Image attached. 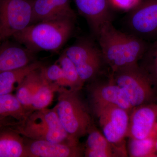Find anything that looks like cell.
<instances>
[{
  "label": "cell",
  "mask_w": 157,
  "mask_h": 157,
  "mask_svg": "<svg viewBox=\"0 0 157 157\" xmlns=\"http://www.w3.org/2000/svg\"><path fill=\"white\" fill-rule=\"evenodd\" d=\"M104 62L113 73L137 63L150 43L132 34L115 28L111 21L104 24L97 36Z\"/></svg>",
  "instance_id": "6da1fadb"
},
{
  "label": "cell",
  "mask_w": 157,
  "mask_h": 157,
  "mask_svg": "<svg viewBox=\"0 0 157 157\" xmlns=\"http://www.w3.org/2000/svg\"><path fill=\"white\" fill-rule=\"evenodd\" d=\"M75 20L65 18L32 24L12 38L34 53L55 52L60 50L71 36Z\"/></svg>",
  "instance_id": "7a4b0ae2"
},
{
  "label": "cell",
  "mask_w": 157,
  "mask_h": 157,
  "mask_svg": "<svg viewBox=\"0 0 157 157\" xmlns=\"http://www.w3.org/2000/svg\"><path fill=\"white\" fill-rule=\"evenodd\" d=\"M78 91L62 87L58 92L57 104L54 107L65 131L77 140L87 135L93 126L89 112Z\"/></svg>",
  "instance_id": "3957f363"
},
{
  "label": "cell",
  "mask_w": 157,
  "mask_h": 157,
  "mask_svg": "<svg viewBox=\"0 0 157 157\" xmlns=\"http://www.w3.org/2000/svg\"><path fill=\"white\" fill-rule=\"evenodd\" d=\"M23 137L52 142L78 141L69 136L62 126L54 108L33 111L21 122L10 126Z\"/></svg>",
  "instance_id": "277c9868"
},
{
  "label": "cell",
  "mask_w": 157,
  "mask_h": 157,
  "mask_svg": "<svg viewBox=\"0 0 157 157\" xmlns=\"http://www.w3.org/2000/svg\"><path fill=\"white\" fill-rule=\"evenodd\" d=\"M112 77L128 97L133 108L157 102V93L149 78L138 64L113 72Z\"/></svg>",
  "instance_id": "5b68a950"
},
{
  "label": "cell",
  "mask_w": 157,
  "mask_h": 157,
  "mask_svg": "<svg viewBox=\"0 0 157 157\" xmlns=\"http://www.w3.org/2000/svg\"><path fill=\"white\" fill-rule=\"evenodd\" d=\"M33 0H0V42L31 25Z\"/></svg>",
  "instance_id": "8992f818"
},
{
  "label": "cell",
  "mask_w": 157,
  "mask_h": 157,
  "mask_svg": "<svg viewBox=\"0 0 157 157\" xmlns=\"http://www.w3.org/2000/svg\"><path fill=\"white\" fill-rule=\"evenodd\" d=\"M92 104L104 137L112 144L124 147L122 144L127 137L130 113L113 105Z\"/></svg>",
  "instance_id": "52a82bcc"
},
{
  "label": "cell",
  "mask_w": 157,
  "mask_h": 157,
  "mask_svg": "<svg viewBox=\"0 0 157 157\" xmlns=\"http://www.w3.org/2000/svg\"><path fill=\"white\" fill-rule=\"evenodd\" d=\"M76 67L83 82L94 78L104 61L100 48L86 39H82L63 52Z\"/></svg>",
  "instance_id": "ba28073f"
},
{
  "label": "cell",
  "mask_w": 157,
  "mask_h": 157,
  "mask_svg": "<svg viewBox=\"0 0 157 157\" xmlns=\"http://www.w3.org/2000/svg\"><path fill=\"white\" fill-rule=\"evenodd\" d=\"M128 26L132 35L145 41L157 38V0H142L130 11Z\"/></svg>",
  "instance_id": "9c48e42d"
},
{
  "label": "cell",
  "mask_w": 157,
  "mask_h": 157,
  "mask_svg": "<svg viewBox=\"0 0 157 157\" xmlns=\"http://www.w3.org/2000/svg\"><path fill=\"white\" fill-rule=\"evenodd\" d=\"M127 137L157 139V102L133 108L130 113Z\"/></svg>",
  "instance_id": "30bf717a"
},
{
  "label": "cell",
  "mask_w": 157,
  "mask_h": 157,
  "mask_svg": "<svg viewBox=\"0 0 157 157\" xmlns=\"http://www.w3.org/2000/svg\"><path fill=\"white\" fill-rule=\"evenodd\" d=\"M25 140L27 157H78L84 155L79 141L56 143L26 137Z\"/></svg>",
  "instance_id": "8fae6325"
},
{
  "label": "cell",
  "mask_w": 157,
  "mask_h": 157,
  "mask_svg": "<svg viewBox=\"0 0 157 157\" xmlns=\"http://www.w3.org/2000/svg\"><path fill=\"white\" fill-rule=\"evenodd\" d=\"M95 36L104 24L111 21L109 0H73Z\"/></svg>",
  "instance_id": "7c38bea8"
},
{
  "label": "cell",
  "mask_w": 157,
  "mask_h": 157,
  "mask_svg": "<svg viewBox=\"0 0 157 157\" xmlns=\"http://www.w3.org/2000/svg\"><path fill=\"white\" fill-rule=\"evenodd\" d=\"M71 0H33L32 24L52 20L71 18L76 15L71 8Z\"/></svg>",
  "instance_id": "4fadbf2b"
},
{
  "label": "cell",
  "mask_w": 157,
  "mask_h": 157,
  "mask_svg": "<svg viewBox=\"0 0 157 157\" xmlns=\"http://www.w3.org/2000/svg\"><path fill=\"white\" fill-rule=\"evenodd\" d=\"M90 93L92 104L113 105L130 113L133 109L124 91L113 81L112 76L108 82L93 86Z\"/></svg>",
  "instance_id": "5bb4252c"
},
{
  "label": "cell",
  "mask_w": 157,
  "mask_h": 157,
  "mask_svg": "<svg viewBox=\"0 0 157 157\" xmlns=\"http://www.w3.org/2000/svg\"><path fill=\"white\" fill-rule=\"evenodd\" d=\"M35 54L19 43L2 42L0 44V73L33 63L36 61Z\"/></svg>",
  "instance_id": "9a60e30c"
},
{
  "label": "cell",
  "mask_w": 157,
  "mask_h": 157,
  "mask_svg": "<svg viewBox=\"0 0 157 157\" xmlns=\"http://www.w3.org/2000/svg\"><path fill=\"white\" fill-rule=\"evenodd\" d=\"M85 147L83 148L85 157H113L126 155L124 147L110 143L103 134L94 128L88 133Z\"/></svg>",
  "instance_id": "2e32d148"
},
{
  "label": "cell",
  "mask_w": 157,
  "mask_h": 157,
  "mask_svg": "<svg viewBox=\"0 0 157 157\" xmlns=\"http://www.w3.org/2000/svg\"><path fill=\"white\" fill-rule=\"evenodd\" d=\"M0 157H27L25 137L9 126L0 128Z\"/></svg>",
  "instance_id": "e0dca14e"
},
{
  "label": "cell",
  "mask_w": 157,
  "mask_h": 157,
  "mask_svg": "<svg viewBox=\"0 0 157 157\" xmlns=\"http://www.w3.org/2000/svg\"><path fill=\"white\" fill-rule=\"evenodd\" d=\"M32 112L22 106L15 95H0V122L5 125H10L9 120L14 121L15 124L21 122Z\"/></svg>",
  "instance_id": "ac0fdd59"
},
{
  "label": "cell",
  "mask_w": 157,
  "mask_h": 157,
  "mask_svg": "<svg viewBox=\"0 0 157 157\" xmlns=\"http://www.w3.org/2000/svg\"><path fill=\"white\" fill-rule=\"evenodd\" d=\"M43 67L42 62L35 61L22 67L0 73V95L11 94L17 90L26 76Z\"/></svg>",
  "instance_id": "d6986e66"
},
{
  "label": "cell",
  "mask_w": 157,
  "mask_h": 157,
  "mask_svg": "<svg viewBox=\"0 0 157 157\" xmlns=\"http://www.w3.org/2000/svg\"><path fill=\"white\" fill-rule=\"evenodd\" d=\"M41 76L34 88L32 101L33 111L45 109L52 102L54 94L60 90V86L47 81L41 72Z\"/></svg>",
  "instance_id": "ffe728a7"
},
{
  "label": "cell",
  "mask_w": 157,
  "mask_h": 157,
  "mask_svg": "<svg viewBox=\"0 0 157 157\" xmlns=\"http://www.w3.org/2000/svg\"><path fill=\"white\" fill-rule=\"evenodd\" d=\"M41 69L34 70L26 76L16 90L15 95L17 100L31 112L33 111L32 105L34 88L41 76Z\"/></svg>",
  "instance_id": "44dd1931"
},
{
  "label": "cell",
  "mask_w": 157,
  "mask_h": 157,
  "mask_svg": "<svg viewBox=\"0 0 157 157\" xmlns=\"http://www.w3.org/2000/svg\"><path fill=\"white\" fill-rule=\"evenodd\" d=\"M139 65L151 81L157 93V38L150 44Z\"/></svg>",
  "instance_id": "7402d4cb"
},
{
  "label": "cell",
  "mask_w": 157,
  "mask_h": 157,
  "mask_svg": "<svg viewBox=\"0 0 157 157\" xmlns=\"http://www.w3.org/2000/svg\"><path fill=\"white\" fill-rule=\"evenodd\" d=\"M57 63L63 71L67 87L71 90H79L84 82L78 76L76 67L73 62L63 52L59 57Z\"/></svg>",
  "instance_id": "603a6c76"
},
{
  "label": "cell",
  "mask_w": 157,
  "mask_h": 157,
  "mask_svg": "<svg viewBox=\"0 0 157 157\" xmlns=\"http://www.w3.org/2000/svg\"><path fill=\"white\" fill-rule=\"evenodd\" d=\"M129 138L128 152L130 156L146 157L156 155L157 151L155 148V142L157 139Z\"/></svg>",
  "instance_id": "cb8c5ba5"
},
{
  "label": "cell",
  "mask_w": 157,
  "mask_h": 157,
  "mask_svg": "<svg viewBox=\"0 0 157 157\" xmlns=\"http://www.w3.org/2000/svg\"><path fill=\"white\" fill-rule=\"evenodd\" d=\"M41 72L47 81L60 87L67 88L63 71L58 64H54L47 67L44 66L41 68Z\"/></svg>",
  "instance_id": "d4e9b609"
},
{
  "label": "cell",
  "mask_w": 157,
  "mask_h": 157,
  "mask_svg": "<svg viewBox=\"0 0 157 157\" xmlns=\"http://www.w3.org/2000/svg\"><path fill=\"white\" fill-rule=\"evenodd\" d=\"M142 0H109L111 8L122 11H131Z\"/></svg>",
  "instance_id": "484cf974"
},
{
  "label": "cell",
  "mask_w": 157,
  "mask_h": 157,
  "mask_svg": "<svg viewBox=\"0 0 157 157\" xmlns=\"http://www.w3.org/2000/svg\"><path fill=\"white\" fill-rule=\"evenodd\" d=\"M4 126L5 125V124H4L3 123L1 122H0V128H1L3 126Z\"/></svg>",
  "instance_id": "4316f807"
},
{
  "label": "cell",
  "mask_w": 157,
  "mask_h": 157,
  "mask_svg": "<svg viewBox=\"0 0 157 157\" xmlns=\"http://www.w3.org/2000/svg\"><path fill=\"white\" fill-rule=\"evenodd\" d=\"M155 148H156V151H157V139L156 140V142H155Z\"/></svg>",
  "instance_id": "83f0119b"
}]
</instances>
